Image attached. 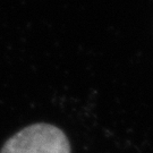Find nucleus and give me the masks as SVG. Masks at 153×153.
<instances>
[{
	"label": "nucleus",
	"instance_id": "1",
	"mask_svg": "<svg viewBox=\"0 0 153 153\" xmlns=\"http://www.w3.org/2000/svg\"><path fill=\"white\" fill-rule=\"evenodd\" d=\"M0 153H71V144L60 128L38 123L11 136Z\"/></svg>",
	"mask_w": 153,
	"mask_h": 153
}]
</instances>
